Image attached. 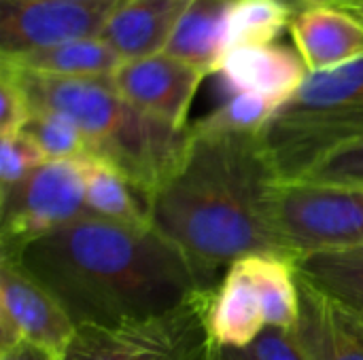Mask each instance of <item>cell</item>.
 I'll use <instances>...</instances> for the list:
<instances>
[{
    "instance_id": "3",
    "label": "cell",
    "mask_w": 363,
    "mask_h": 360,
    "mask_svg": "<svg viewBox=\"0 0 363 360\" xmlns=\"http://www.w3.org/2000/svg\"><path fill=\"white\" fill-rule=\"evenodd\" d=\"M9 68L34 110L68 117L87 138L91 155L111 163L147 202L183 159L187 129L179 132L128 104L108 79H64Z\"/></svg>"
},
{
    "instance_id": "7",
    "label": "cell",
    "mask_w": 363,
    "mask_h": 360,
    "mask_svg": "<svg viewBox=\"0 0 363 360\" xmlns=\"http://www.w3.org/2000/svg\"><path fill=\"white\" fill-rule=\"evenodd\" d=\"M81 159L45 161L0 197V257L11 259L30 242L89 214Z\"/></svg>"
},
{
    "instance_id": "5",
    "label": "cell",
    "mask_w": 363,
    "mask_h": 360,
    "mask_svg": "<svg viewBox=\"0 0 363 360\" xmlns=\"http://www.w3.org/2000/svg\"><path fill=\"white\" fill-rule=\"evenodd\" d=\"M215 291H200L157 316L113 327H79L64 360H215L208 327Z\"/></svg>"
},
{
    "instance_id": "4",
    "label": "cell",
    "mask_w": 363,
    "mask_h": 360,
    "mask_svg": "<svg viewBox=\"0 0 363 360\" xmlns=\"http://www.w3.org/2000/svg\"><path fill=\"white\" fill-rule=\"evenodd\" d=\"M279 182H296L363 142V59L308 74L259 132Z\"/></svg>"
},
{
    "instance_id": "18",
    "label": "cell",
    "mask_w": 363,
    "mask_h": 360,
    "mask_svg": "<svg viewBox=\"0 0 363 360\" xmlns=\"http://www.w3.org/2000/svg\"><path fill=\"white\" fill-rule=\"evenodd\" d=\"M85 202L91 214L130 227H151L147 206L132 185L104 159L87 155L81 159Z\"/></svg>"
},
{
    "instance_id": "17",
    "label": "cell",
    "mask_w": 363,
    "mask_h": 360,
    "mask_svg": "<svg viewBox=\"0 0 363 360\" xmlns=\"http://www.w3.org/2000/svg\"><path fill=\"white\" fill-rule=\"evenodd\" d=\"M0 62H6L19 70L64 79H108L123 64L113 47L100 36L0 57Z\"/></svg>"
},
{
    "instance_id": "13",
    "label": "cell",
    "mask_w": 363,
    "mask_h": 360,
    "mask_svg": "<svg viewBox=\"0 0 363 360\" xmlns=\"http://www.w3.org/2000/svg\"><path fill=\"white\" fill-rule=\"evenodd\" d=\"M291 38L311 74L328 72L363 59V17L338 6L294 13Z\"/></svg>"
},
{
    "instance_id": "20",
    "label": "cell",
    "mask_w": 363,
    "mask_h": 360,
    "mask_svg": "<svg viewBox=\"0 0 363 360\" xmlns=\"http://www.w3.org/2000/svg\"><path fill=\"white\" fill-rule=\"evenodd\" d=\"M300 278L325 295L363 312V246L294 261Z\"/></svg>"
},
{
    "instance_id": "26",
    "label": "cell",
    "mask_w": 363,
    "mask_h": 360,
    "mask_svg": "<svg viewBox=\"0 0 363 360\" xmlns=\"http://www.w3.org/2000/svg\"><path fill=\"white\" fill-rule=\"evenodd\" d=\"M32 119V106L15 74L0 66V136L21 132Z\"/></svg>"
},
{
    "instance_id": "8",
    "label": "cell",
    "mask_w": 363,
    "mask_h": 360,
    "mask_svg": "<svg viewBox=\"0 0 363 360\" xmlns=\"http://www.w3.org/2000/svg\"><path fill=\"white\" fill-rule=\"evenodd\" d=\"M77 327L64 308L13 259H0V350L26 344L64 360Z\"/></svg>"
},
{
    "instance_id": "27",
    "label": "cell",
    "mask_w": 363,
    "mask_h": 360,
    "mask_svg": "<svg viewBox=\"0 0 363 360\" xmlns=\"http://www.w3.org/2000/svg\"><path fill=\"white\" fill-rule=\"evenodd\" d=\"M251 360H311L294 329L266 327L262 335L242 350Z\"/></svg>"
},
{
    "instance_id": "6",
    "label": "cell",
    "mask_w": 363,
    "mask_h": 360,
    "mask_svg": "<svg viewBox=\"0 0 363 360\" xmlns=\"http://www.w3.org/2000/svg\"><path fill=\"white\" fill-rule=\"evenodd\" d=\"M272 225L287 259L363 246V191L315 182H279Z\"/></svg>"
},
{
    "instance_id": "22",
    "label": "cell",
    "mask_w": 363,
    "mask_h": 360,
    "mask_svg": "<svg viewBox=\"0 0 363 360\" xmlns=\"http://www.w3.org/2000/svg\"><path fill=\"white\" fill-rule=\"evenodd\" d=\"M279 110L270 100L255 93H232L211 115L189 123L198 132H255L259 134Z\"/></svg>"
},
{
    "instance_id": "12",
    "label": "cell",
    "mask_w": 363,
    "mask_h": 360,
    "mask_svg": "<svg viewBox=\"0 0 363 360\" xmlns=\"http://www.w3.org/2000/svg\"><path fill=\"white\" fill-rule=\"evenodd\" d=\"M298 276V272H296ZM300 320L294 329L311 360H363V312L298 276Z\"/></svg>"
},
{
    "instance_id": "9",
    "label": "cell",
    "mask_w": 363,
    "mask_h": 360,
    "mask_svg": "<svg viewBox=\"0 0 363 360\" xmlns=\"http://www.w3.org/2000/svg\"><path fill=\"white\" fill-rule=\"evenodd\" d=\"M117 4L0 0V57L96 38Z\"/></svg>"
},
{
    "instance_id": "14",
    "label": "cell",
    "mask_w": 363,
    "mask_h": 360,
    "mask_svg": "<svg viewBox=\"0 0 363 360\" xmlns=\"http://www.w3.org/2000/svg\"><path fill=\"white\" fill-rule=\"evenodd\" d=\"M191 0H123L108 15L100 38L123 59L164 53Z\"/></svg>"
},
{
    "instance_id": "15",
    "label": "cell",
    "mask_w": 363,
    "mask_h": 360,
    "mask_svg": "<svg viewBox=\"0 0 363 360\" xmlns=\"http://www.w3.org/2000/svg\"><path fill=\"white\" fill-rule=\"evenodd\" d=\"M208 327L219 348L245 350L268 327L262 295L238 259L223 274L211 308Z\"/></svg>"
},
{
    "instance_id": "29",
    "label": "cell",
    "mask_w": 363,
    "mask_h": 360,
    "mask_svg": "<svg viewBox=\"0 0 363 360\" xmlns=\"http://www.w3.org/2000/svg\"><path fill=\"white\" fill-rule=\"evenodd\" d=\"M0 360H49L45 354H40L38 350L26 346V344H17L13 348L0 350Z\"/></svg>"
},
{
    "instance_id": "25",
    "label": "cell",
    "mask_w": 363,
    "mask_h": 360,
    "mask_svg": "<svg viewBox=\"0 0 363 360\" xmlns=\"http://www.w3.org/2000/svg\"><path fill=\"white\" fill-rule=\"evenodd\" d=\"M300 180L363 191V142L328 157L323 163H319L313 172H308Z\"/></svg>"
},
{
    "instance_id": "21",
    "label": "cell",
    "mask_w": 363,
    "mask_h": 360,
    "mask_svg": "<svg viewBox=\"0 0 363 360\" xmlns=\"http://www.w3.org/2000/svg\"><path fill=\"white\" fill-rule=\"evenodd\" d=\"M294 11L279 0H236L228 21V51L245 45H268L289 28Z\"/></svg>"
},
{
    "instance_id": "1",
    "label": "cell",
    "mask_w": 363,
    "mask_h": 360,
    "mask_svg": "<svg viewBox=\"0 0 363 360\" xmlns=\"http://www.w3.org/2000/svg\"><path fill=\"white\" fill-rule=\"evenodd\" d=\"M277 172L255 132H198L170 178L147 202L151 227L189 261L206 291L249 255L285 257L272 225Z\"/></svg>"
},
{
    "instance_id": "23",
    "label": "cell",
    "mask_w": 363,
    "mask_h": 360,
    "mask_svg": "<svg viewBox=\"0 0 363 360\" xmlns=\"http://www.w3.org/2000/svg\"><path fill=\"white\" fill-rule=\"evenodd\" d=\"M28 134L47 161L53 159H81L91 155L89 142L83 136V132L64 115L49 112V110H34L28 125L21 129Z\"/></svg>"
},
{
    "instance_id": "30",
    "label": "cell",
    "mask_w": 363,
    "mask_h": 360,
    "mask_svg": "<svg viewBox=\"0 0 363 360\" xmlns=\"http://www.w3.org/2000/svg\"><path fill=\"white\" fill-rule=\"evenodd\" d=\"M215 360H251L242 350H232V348H219Z\"/></svg>"
},
{
    "instance_id": "2",
    "label": "cell",
    "mask_w": 363,
    "mask_h": 360,
    "mask_svg": "<svg viewBox=\"0 0 363 360\" xmlns=\"http://www.w3.org/2000/svg\"><path fill=\"white\" fill-rule=\"evenodd\" d=\"M11 259L64 308L77 329L157 316L206 291L183 252L160 231L91 212Z\"/></svg>"
},
{
    "instance_id": "16",
    "label": "cell",
    "mask_w": 363,
    "mask_h": 360,
    "mask_svg": "<svg viewBox=\"0 0 363 360\" xmlns=\"http://www.w3.org/2000/svg\"><path fill=\"white\" fill-rule=\"evenodd\" d=\"M236 0H191L164 53L217 74L228 53V21Z\"/></svg>"
},
{
    "instance_id": "11",
    "label": "cell",
    "mask_w": 363,
    "mask_h": 360,
    "mask_svg": "<svg viewBox=\"0 0 363 360\" xmlns=\"http://www.w3.org/2000/svg\"><path fill=\"white\" fill-rule=\"evenodd\" d=\"M298 51L283 45H245L225 53L217 76L228 95L255 93L279 108L296 95L308 76Z\"/></svg>"
},
{
    "instance_id": "31",
    "label": "cell",
    "mask_w": 363,
    "mask_h": 360,
    "mask_svg": "<svg viewBox=\"0 0 363 360\" xmlns=\"http://www.w3.org/2000/svg\"><path fill=\"white\" fill-rule=\"evenodd\" d=\"M64 2H123V0H64Z\"/></svg>"
},
{
    "instance_id": "10",
    "label": "cell",
    "mask_w": 363,
    "mask_h": 360,
    "mask_svg": "<svg viewBox=\"0 0 363 360\" xmlns=\"http://www.w3.org/2000/svg\"><path fill=\"white\" fill-rule=\"evenodd\" d=\"M206 74L168 53L128 59L111 76L117 93L140 112L183 132Z\"/></svg>"
},
{
    "instance_id": "19",
    "label": "cell",
    "mask_w": 363,
    "mask_h": 360,
    "mask_svg": "<svg viewBox=\"0 0 363 360\" xmlns=\"http://www.w3.org/2000/svg\"><path fill=\"white\" fill-rule=\"evenodd\" d=\"M240 261L262 295L268 327L296 329L300 320V289L296 263L272 252L249 255Z\"/></svg>"
},
{
    "instance_id": "28",
    "label": "cell",
    "mask_w": 363,
    "mask_h": 360,
    "mask_svg": "<svg viewBox=\"0 0 363 360\" xmlns=\"http://www.w3.org/2000/svg\"><path fill=\"white\" fill-rule=\"evenodd\" d=\"M279 2H283L294 13L304 11V8H317V6H338V8L353 11L363 17V0H279Z\"/></svg>"
},
{
    "instance_id": "24",
    "label": "cell",
    "mask_w": 363,
    "mask_h": 360,
    "mask_svg": "<svg viewBox=\"0 0 363 360\" xmlns=\"http://www.w3.org/2000/svg\"><path fill=\"white\" fill-rule=\"evenodd\" d=\"M0 197L19 187L36 168H40L47 157L38 144L23 132L0 136Z\"/></svg>"
}]
</instances>
